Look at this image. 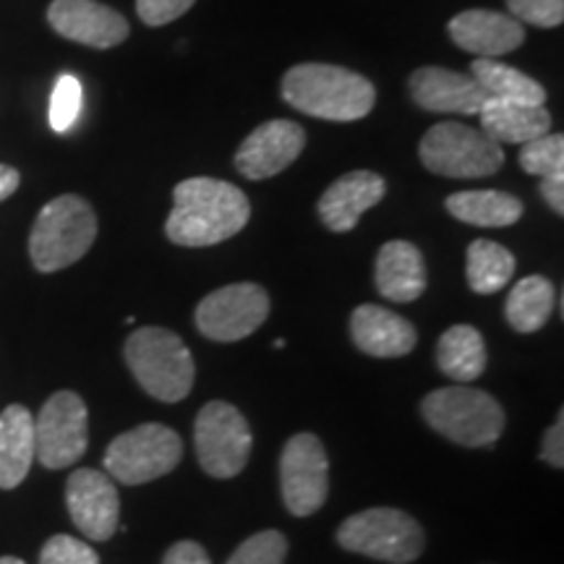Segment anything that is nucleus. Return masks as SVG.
Returning a JSON list of instances; mask_svg holds the SVG:
<instances>
[{
	"instance_id": "obj_1",
	"label": "nucleus",
	"mask_w": 564,
	"mask_h": 564,
	"mask_svg": "<svg viewBox=\"0 0 564 564\" xmlns=\"http://www.w3.org/2000/svg\"><path fill=\"white\" fill-rule=\"evenodd\" d=\"M251 217L241 188L217 178H186L173 188V209L165 232L183 249H204L238 236Z\"/></svg>"
},
{
	"instance_id": "obj_2",
	"label": "nucleus",
	"mask_w": 564,
	"mask_h": 564,
	"mask_svg": "<svg viewBox=\"0 0 564 564\" xmlns=\"http://www.w3.org/2000/svg\"><path fill=\"white\" fill-rule=\"evenodd\" d=\"M280 95L303 116L333 123L361 121L377 102V89L366 76L333 63L293 66L282 76Z\"/></svg>"
},
{
	"instance_id": "obj_3",
	"label": "nucleus",
	"mask_w": 564,
	"mask_h": 564,
	"mask_svg": "<svg viewBox=\"0 0 564 564\" xmlns=\"http://www.w3.org/2000/svg\"><path fill=\"white\" fill-rule=\"evenodd\" d=\"M126 364L141 390L162 403H178L194 387L196 366L192 350L165 327H141L129 335Z\"/></svg>"
},
{
	"instance_id": "obj_4",
	"label": "nucleus",
	"mask_w": 564,
	"mask_h": 564,
	"mask_svg": "<svg viewBox=\"0 0 564 564\" xmlns=\"http://www.w3.org/2000/svg\"><path fill=\"white\" fill-rule=\"evenodd\" d=\"M97 238V215L87 199L63 194L40 209L30 232V257L37 272H61L76 264Z\"/></svg>"
},
{
	"instance_id": "obj_5",
	"label": "nucleus",
	"mask_w": 564,
	"mask_h": 564,
	"mask_svg": "<svg viewBox=\"0 0 564 564\" xmlns=\"http://www.w3.org/2000/svg\"><path fill=\"white\" fill-rule=\"evenodd\" d=\"M421 413L429 426L463 447H491L505 432V411L476 387H442L426 394Z\"/></svg>"
},
{
	"instance_id": "obj_6",
	"label": "nucleus",
	"mask_w": 564,
	"mask_h": 564,
	"mask_svg": "<svg viewBox=\"0 0 564 564\" xmlns=\"http://www.w3.org/2000/svg\"><path fill=\"white\" fill-rule=\"evenodd\" d=\"M419 158L429 173L444 178H489L505 165V152L481 129L465 123H436L423 133Z\"/></svg>"
},
{
	"instance_id": "obj_7",
	"label": "nucleus",
	"mask_w": 564,
	"mask_h": 564,
	"mask_svg": "<svg viewBox=\"0 0 564 564\" xmlns=\"http://www.w3.org/2000/svg\"><path fill=\"white\" fill-rule=\"evenodd\" d=\"M337 544L345 552L371 556V560L408 564L419 560L426 535L411 514L394 507H371L337 528Z\"/></svg>"
},
{
	"instance_id": "obj_8",
	"label": "nucleus",
	"mask_w": 564,
	"mask_h": 564,
	"mask_svg": "<svg viewBox=\"0 0 564 564\" xmlns=\"http://www.w3.org/2000/svg\"><path fill=\"white\" fill-rule=\"evenodd\" d=\"M183 457V442L162 423H141L110 442L105 453V470L126 486L150 484L167 476Z\"/></svg>"
},
{
	"instance_id": "obj_9",
	"label": "nucleus",
	"mask_w": 564,
	"mask_h": 564,
	"mask_svg": "<svg viewBox=\"0 0 564 564\" xmlns=\"http://www.w3.org/2000/svg\"><path fill=\"white\" fill-rule=\"evenodd\" d=\"M194 440L204 474L212 478H232L241 474L253 447L249 421L236 405L225 400H215L202 408V413L196 415Z\"/></svg>"
},
{
	"instance_id": "obj_10",
	"label": "nucleus",
	"mask_w": 564,
	"mask_h": 564,
	"mask_svg": "<svg viewBox=\"0 0 564 564\" xmlns=\"http://www.w3.org/2000/svg\"><path fill=\"white\" fill-rule=\"evenodd\" d=\"M89 444V413L76 392H55L34 419L37 460L51 470H61L82 460Z\"/></svg>"
},
{
	"instance_id": "obj_11",
	"label": "nucleus",
	"mask_w": 564,
	"mask_h": 564,
	"mask_svg": "<svg viewBox=\"0 0 564 564\" xmlns=\"http://www.w3.org/2000/svg\"><path fill=\"white\" fill-rule=\"evenodd\" d=\"M270 316V295L262 285L236 282L212 291L196 306L194 322L204 337L215 343H238L257 333Z\"/></svg>"
},
{
	"instance_id": "obj_12",
	"label": "nucleus",
	"mask_w": 564,
	"mask_h": 564,
	"mask_svg": "<svg viewBox=\"0 0 564 564\" xmlns=\"http://www.w3.org/2000/svg\"><path fill=\"white\" fill-rule=\"evenodd\" d=\"M280 491L288 512L308 518L327 502L329 463L314 434H295L280 455Z\"/></svg>"
},
{
	"instance_id": "obj_13",
	"label": "nucleus",
	"mask_w": 564,
	"mask_h": 564,
	"mask_svg": "<svg viewBox=\"0 0 564 564\" xmlns=\"http://www.w3.org/2000/svg\"><path fill=\"white\" fill-rule=\"evenodd\" d=\"M306 147V131L301 123L278 118V121L259 123L241 141L236 152V171L249 181L272 178L291 167Z\"/></svg>"
},
{
	"instance_id": "obj_14",
	"label": "nucleus",
	"mask_w": 564,
	"mask_h": 564,
	"mask_svg": "<svg viewBox=\"0 0 564 564\" xmlns=\"http://www.w3.org/2000/svg\"><path fill=\"white\" fill-rule=\"evenodd\" d=\"M47 24L63 40L79 42L95 51H110L129 40V21L100 0H53Z\"/></svg>"
},
{
	"instance_id": "obj_15",
	"label": "nucleus",
	"mask_w": 564,
	"mask_h": 564,
	"mask_svg": "<svg viewBox=\"0 0 564 564\" xmlns=\"http://www.w3.org/2000/svg\"><path fill=\"white\" fill-rule=\"evenodd\" d=\"M66 505L74 525L89 541H108L121 520V497L110 476L100 470L79 468L66 484Z\"/></svg>"
},
{
	"instance_id": "obj_16",
	"label": "nucleus",
	"mask_w": 564,
	"mask_h": 564,
	"mask_svg": "<svg viewBox=\"0 0 564 564\" xmlns=\"http://www.w3.org/2000/svg\"><path fill=\"white\" fill-rule=\"evenodd\" d=\"M449 40L476 58H499L518 51L525 42V26L510 13L489 9H470L457 13L447 24Z\"/></svg>"
},
{
	"instance_id": "obj_17",
	"label": "nucleus",
	"mask_w": 564,
	"mask_h": 564,
	"mask_svg": "<svg viewBox=\"0 0 564 564\" xmlns=\"http://www.w3.org/2000/svg\"><path fill=\"white\" fill-rule=\"evenodd\" d=\"M413 102L429 112H453V116H478L486 102V91L470 74L426 66L413 70L408 79Z\"/></svg>"
},
{
	"instance_id": "obj_18",
	"label": "nucleus",
	"mask_w": 564,
	"mask_h": 564,
	"mask_svg": "<svg viewBox=\"0 0 564 564\" xmlns=\"http://www.w3.org/2000/svg\"><path fill=\"white\" fill-rule=\"evenodd\" d=\"M387 194V181L373 171H352L337 178L319 199V217L324 228L333 232H350L364 212L377 207Z\"/></svg>"
},
{
	"instance_id": "obj_19",
	"label": "nucleus",
	"mask_w": 564,
	"mask_h": 564,
	"mask_svg": "<svg viewBox=\"0 0 564 564\" xmlns=\"http://www.w3.org/2000/svg\"><path fill=\"white\" fill-rule=\"evenodd\" d=\"M350 335L358 350L373 358L408 356L419 343L415 327L400 314L387 312L382 306L364 303L350 316Z\"/></svg>"
},
{
	"instance_id": "obj_20",
	"label": "nucleus",
	"mask_w": 564,
	"mask_h": 564,
	"mask_svg": "<svg viewBox=\"0 0 564 564\" xmlns=\"http://www.w3.org/2000/svg\"><path fill=\"white\" fill-rule=\"evenodd\" d=\"M379 295L394 303H411L426 291V262L423 253L408 241H390L377 253L373 270Z\"/></svg>"
},
{
	"instance_id": "obj_21",
	"label": "nucleus",
	"mask_w": 564,
	"mask_h": 564,
	"mask_svg": "<svg viewBox=\"0 0 564 564\" xmlns=\"http://www.w3.org/2000/svg\"><path fill=\"white\" fill-rule=\"evenodd\" d=\"M478 116H481V131L499 147L528 144L552 131V112L546 110V105L486 100Z\"/></svg>"
},
{
	"instance_id": "obj_22",
	"label": "nucleus",
	"mask_w": 564,
	"mask_h": 564,
	"mask_svg": "<svg viewBox=\"0 0 564 564\" xmlns=\"http://www.w3.org/2000/svg\"><path fill=\"white\" fill-rule=\"evenodd\" d=\"M34 460V415L24 405H9L0 413V489H17Z\"/></svg>"
},
{
	"instance_id": "obj_23",
	"label": "nucleus",
	"mask_w": 564,
	"mask_h": 564,
	"mask_svg": "<svg viewBox=\"0 0 564 564\" xmlns=\"http://www.w3.org/2000/svg\"><path fill=\"white\" fill-rule=\"evenodd\" d=\"M436 366L460 384H470L486 369V343L470 324H455L436 343Z\"/></svg>"
},
{
	"instance_id": "obj_24",
	"label": "nucleus",
	"mask_w": 564,
	"mask_h": 564,
	"mask_svg": "<svg viewBox=\"0 0 564 564\" xmlns=\"http://www.w3.org/2000/svg\"><path fill=\"white\" fill-rule=\"evenodd\" d=\"M444 207L460 223L476 228H510L523 217V202L505 192H460L447 196Z\"/></svg>"
},
{
	"instance_id": "obj_25",
	"label": "nucleus",
	"mask_w": 564,
	"mask_h": 564,
	"mask_svg": "<svg viewBox=\"0 0 564 564\" xmlns=\"http://www.w3.org/2000/svg\"><path fill=\"white\" fill-rule=\"evenodd\" d=\"M470 76L486 91V100H507L520 105H544L546 89L533 76L494 58L470 63Z\"/></svg>"
},
{
	"instance_id": "obj_26",
	"label": "nucleus",
	"mask_w": 564,
	"mask_h": 564,
	"mask_svg": "<svg viewBox=\"0 0 564 564\" xmlns=\"http://www.w3.org/2000/svg\"><path fill=\"white\" fill-rule=\"evenodd\" d=\"M554 312V285L552 280L541 278V274H531L523 278L512 288L505 303L507 324L514 333H539L549 322Z\"/></svg>"
},
{
	"instance_id": "obj_27",
	"label": "nucleus",
	"mask_w": 564,
	"mask_h": 564,
	"mask_svg": "<svg viewBox=\"0 0 564 564\" xmlns=\"http://www.w3.org/2000/svg\"><path fill=\"white\" fill-rule=\"evenodd\" d=\"M465 257H468L465 274H468V285L474 293L494 295L510 285L518 262H514L512 251L505 249L502 243L478 238V241L468 246Z\"/></svg>"
},
{
	"instance_id": "obj_28",
	"label": "nucleus",
	"mask_w": 564,
	"mask_h": 564,
	"mask_svg": "<svg viewBox=\"0 0 564 564\" xmlns=\"http://www.w3.org/2000/svg\"><path fill=\"white\" fill-rule=\"evenodd\" d=\"M518 160L528 175H539V178L564 173V137L549 131L528 144H520Z\"/></svg>"
},
{
	"instance_id": "obj_29",
	"label": "nucleus",
	"mask_w": 564,
	"mask_h": 564,
	"mask_svg": "<svg viewBox=\"0 0 564 564\" xmlns=\"http://www.w3.org/2000/svg\"><path fill=\"white\" fill-rule=\"evenodd\" d=\"M82 82L76 76L63 74L58 82H55L53 95H51V126L55 133H66L70 126L76 123L82 112Z\"/></svg>"
},
{
	"instance_id": "obj_30",
	"label": "nucleus",
	"mask_w": 564,
	"mask_h": 564,
	"mask_svg": "<svg viewBox=\"0 0 564 564\" xmlns=\"http://www.w3.org/2000/svg\"><path fill=\"white\" fill-rule=\"evenodd\" d=\"M288 554V541L280 531H262L246 539L228 564H282Z\"/></svg>"
},
{
	"instance_id": "obj_31",
	"label": "nucleus",
	"mask_w": 564,
	"mask_h": 564,
	"mask_svg": "<svg viewBox=\"0 0 564 564\" xmlns=\"http://www.w3.org/2000/svg\"><path fill=\"white\" fill-rule=\"evenodd\" d=\"M507 9L520 24H533L541 30H554L564 21V0H507Z\"/></svg>"
},
{
	"instance_id": "obj_32",
	"label": "nucleus",
	"mask_w": 564,
	"mask_h": 564,
	"mask_svg": "<svg viewBox=\"0 0 564 564\" xmlns=\"http://www.w3.org/2000/svg\"><path fill=\"white\" fill-rule=\"evenodd\" d=\"M40 564H100V556L74 535H53L42 546Z\"/></svg>"
},
{
	"instance_id": "obj_33",
	"label": "nucleus",
	"mask_w": 564,
	"mask_h": 564,
	"mask_svg": "<svg viewBox=\"0 0 564 564\" xmlns=\"http://www.w3.org/2000/svg\"><path fill=\"white\" fill-rule=\"evenodd\" d=\"M196 0H137V13L147 26H165L192 11Z\"/></svg>"
},
{
	"instance_id": "obj_34",
	"label": "nucleus",
	"mask_w": 564,
	"mask_h": 564,
	"mask_svg": "<svg viewBox=\"0 0 564 564\" xmlns=\"http://www.w3.org/2000/svg\"><path fill=\"white\" fill-rule=\"evenodd\" d=\"M541 457L552 465V468H562L564 465V421H562V411L560 419L554 421V426L546 429L544 434V447H541Z\"/></svg>"
},
{
	"instance_id": "obj_35",
	"label": "nucleus",
	"mask_w": 564,
	"mask_h": 564,
	"mask_svg": "<svg viewBox=\"0 0 564 564\" xmlns=\"http://www.w3.org/2000/svg\"><path fill=\"white\" fill-rule=\"evenodd\" d=\"M162 564H212L204 549L196 541H178L162 556Z\"/></svg>"
},
{
	"instance_id": "obj_36",
	"label": "nucleus",
	"mask_w": 564,
	"mask_h": 564,
	"mask_svg": "<svg viewBox=\"0 0 564 564\" xmlns=\"http://www.w3.org/2000/svg\"><path fill=\"white\" fill-rule=\"evenodd\" d=\"M541 199L549 204V209H554L556 215H564V173H554L541 178Z\"/></svg>"
},
{
	"instance_id": "obj_37",
	"label": "nucleus",
	"mask_w": 564,
	"mask_h": 564,
	"mask_svg": "<svg viewBox=\"0 0 564 564\" xmlns=\"http://www.w3.org/2000/svg\"><path fill=\"white\" fill-rule=\"evenodd\" d=\"M19 183H21V175L17 167L3 165V162H0V202H6L9 196L17 194Z\"/></svg>"
},
{
	"instance_id": "obj_38",
	"label": "nucleus",
	"mask_w": 564,
	"mask_h": 564,
	"mask_svg": "<svg viewBox=\"0 0 564 564\" xmlns=\"http://www.w3.org/2000/svg\"><path fill=\"white\" fill-rule=\"evenodd\" d=\"M0 564H24V562L17 560V556H0Z\"/></svg>"
}]
</instances>
